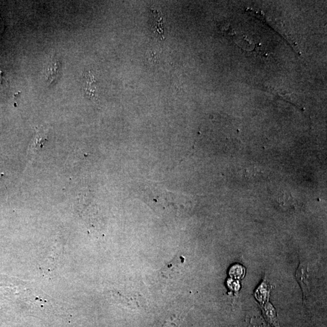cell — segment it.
Here are the masks:
<instances>
[{
    "mask_svg": "<svg viewBox=\"0 0 327 327\" xmlns=\"http://www.w3.org/2000/svg\"><path fill=\"white\" fill-rule=\"evenodd\" d=\"M62 62L56 54L50 56L44 68V80L48 86L54 84L58 80L62 70Z\"/></svg>",
    "mask_w": 327,
    "mask_h": 327,
    "instance_id": "6da1fadb",
    "label": "cell"
},
{
    "mask_svg": "<svg viewBox=\"0 0 327 327\" xmlns=\"http://www.w3.org/2000/svg\"><path fill=\"white\" fill-rule=\"evenodd\" d=\"M296 278L302 288L304 299H306L310 292V278L308 266L304 263L300 264L296 272Z\"/></svg>",
    "mask_w": 327,
    "mask_h": 327,
    "instance_id": "7a4b0ae2",
    "label": "cell"
},
{
    "mask_svg": "<svg viewBox=\"0 0 327 327\" xmlns=\"http://www.w3.org/2000/svg\"><path fill=\"white\" fill-rule=\"evenodd\" d=\"M83 88L85 90V93L90 98H96V80L94 78V74H92L90 71L85 72L83 74Z\"/></svg>",
    "mask_w": 327,
    "mask_h": 327,
    "instance_id": "3957f363",
    "label": "cell"
},
{
    "mask_svg": "<svg viewBox=\"0 0 327 327\" xmlns=\"http://www.w3.org/2000/svg\"><path fill=\"white\" fill-rule=\"evenodd\" d=\"M277 202L281 208L286 210H295L298 206L297 200L288 192L280 194L278 197Z\"/></svg>",
    "mask_w": 327,
    "mask_h": 327,
    "instance_id": "277c9868",
    "label": "cell"
}]
</instances>
